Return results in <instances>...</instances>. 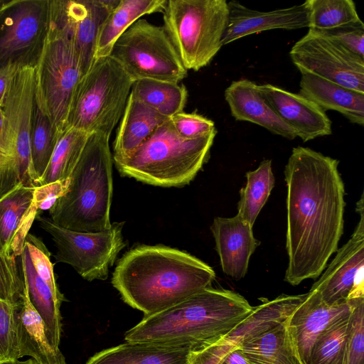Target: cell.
<instances>
[{
  "label": "cell",
  "mask_w": 364,
  "mask_h": 364,
  "mask_svg": "<svg viewBox=\"0 0 364 364\" xmlns=\"http://www.w3.org/2000/svg\"><path fill=\"white\" fill-rule=\"evenodd\" d=\"M169 119L129 94L113 144L114 162L128 158Z\"/></svg>",
  "instance_id": "obj_24"
},
{
  "label": "cell",
  "mask_w": 364,
  "mask_h": 364,
  "mask_svg": "<svg viewBox=\"0 0 364 364\" xmlns=\"http://www.w3.org/2000/svg\"><path fill=\"white\" fill-rule=\"evenodd\" d=\"M35 68L21 66L8 87L0 134V199L16 187L36 186L31 151Z\"/></svg>",
  "instance_id": "obj_7"
},
{
  "label": "cell",
  "mask_w": 364,
  "mask_h": 364,
  "mask_svg": "<svg viewBox=\"0 0 364 364\" xmlns=\"http://www.w3.org/2000/svg\"><path fill=\"white\" fill-rule=\"evenodd\" d=\"M193 350L190 347L126 341L95 353L85 364H185Z\"/></svg>",
  "instance_id": "obj_26"
},
{
  "label": "cell",
  "mask_w": 364,
  "mask_h": 364,
  "mask_svg": "<svg viewBox=\"0 0 364 364\" xmlns=\"http://www.w3.org/2000/svg\"><path fill=\"white\" fill-rule=\"evenodd\" d=\"M34 68L36 105L50 120L58 139L66 129L72 95L84 71L73 38L49 14Z\"/></svg>",
  "instance_id": "obj_6"
},
{
  "label": "cell",
  "mask_w": 364,
  "mask_h": 364,
  "mask_svg": "<svg viewBox=\"0 0 364 364\" xmlns=\"http://www.w3.org/2000/svg\"><path fill=\"white\" fill-rule=\"evenodd\" d=\"M16 326L18 360L29 356L39 364H67L60 348H54L49 342L43 321L32 305L24 283Z\"/></svg>",
  "instance_id": "obj_23"
},
{
  "label": "cell",
  "mask_w": 364,
  "mask_h": 364,
  "mask_svg": "<svg viewBox=\"0 0 364 364\" xmlns=\"http://www.w3.org/2000/svg\"><path fill=\"white\" fill-rule=\"evenodd\" d=\"M225 99L236 120L256 124L288 139L296 137L292 129L278 117L254 82L247 79L233 81L225 90Z\"/></svg>",
  "instance_id": "obj_21"
},
{
  "label": "cell",
  "mask_w": 364,
  "mask_h": 364,
  "mask_svg": "<svg viewBox=\"0 0 364 364\" xmlns=\"http://www.w3.org/2000/svg\"><path fill=\"white\" fill-rule=\"evenodd\" d=\"M20 307L0 299V364L18 360L16 316Z\"/></svg>",
  "instance_id": "obj_35"
},
{
  "label": "cell",
  "mask_w": 364,
  "mask_h": 364,
  "mask_svg": "<svg viewBox=\"0 0 364 364\" xmlns=\"http://www.w3.org/2000/svg\"><path fill=\"white\" fill-rule=\"evenodd\" d=\"M344 364H364V298L356 299L350 311Z\"/></svg>",
  "instance_id": "obj_34"
},
{
  "label": "cell",
  "mask_w": 364,
  "mask_h": 364,
  "mask_svg": "<svg viewBox=\"0 0 364 364\" xmlns=\"http://www.w3.org/2000/svg\"><path fill=\"white\" fill-rule=\"evenodd\" d=\"M3 123H4V112H3L2 107H0V134L1 133Z\"/></svg>",
  "instance_id": "obj_44"
},
{
  "label": "cell",
  "mask_w": 364,
  "mask_h": 364,
  "mask_svg": "<svg viewBox=\"0 0 364 364\" xmlns=\"http://www.w3.org/2000/svg\"><path fill=\"white\" fill-rule=\"evenodd\" d=\"M48 118L35 105L31 132V151L36 186L43 177L57 143Z\"/></svg>",
  "instance_id": "obj_33"
},
{
  "label": "cell",
  "mask_w": 364,
  "mask_h": 364,
  "mask_svg": "<svg viewBox=\"0 0 364 364\" xmlns=\"http://www.w3.org/2000/svg\"><path fill=\"white\" fill-rule=\"evenodd\" d=\"M318 32L331 38L350 53L364 58V25L363 22Z\"/></svg>",
  "instance_id": "obj_38"
},
{
  "label": "cell",
  "mask_w": 364,
  "mask_h": 364,
  "mask_svg": "<svg viewBox=\"0 0 364 364\" xmlns=\"http://www.w3.org/2000/svg\"><path fill=\"white\" fill-rule=\"evenodd\" d=\"M299 94L324 112L336 111L351 123L364 124V93L313 74L302 73Z\"/></svg>",
  "instance_id": "obj_22"
},
{
  "label": "cell",
  "mask_w": 364,
  "mask_h": 364,
  "mask_svg": "<svg viewBox=\"0 0 364 364\" xmlns=\"http://www.w3.org/2000/svg\"><path fill=\"white\" fill-rule=\"evenodd\" d=\"M109 138L89 134L70 176L66 193L49 210L56 225L74 231L97 232L109 229L112 203V156Z\"/></svg>",
  "instance_id": "obj_4"
},
{
  "label": "cell",
  "mask_w": 364,
  "mask_h": 364,
  "mask_svg": "<svg viewBox=\"0 0 364 364\" xmlns=\"http://www.w3.org/2000/svg\"><path fill=\"white\" fill-rule=\"evenodd\" d=\"M35 186L21 185L0 199V250L21 256L28 230L38 215Z\"/></svg>",
  "instance_id": "obj_19"
},
{
  "label": "cell",
  "mask_w": 364,
  "mask_h": 364,
  "mask_svg": "<svg viewBox=\"0 0 364 364\" xmlns=\"http://www.w3.org/2000/svg\"><path fill=\"white\" fill-rule=\"evenodd\" d=\"M48 0L0 1V66L33 64L46 34Z\"/></svg>",
  "instance_id": "obj_12"
},
{
  "label": "cell",
  "mask_w": 364,
  "mask_h": 364,
  "mask_svg": "<svg viewBox=\"0 0 364 364\" xmlns=\"http://www.w3.org/2000/svg\"><path fill=\"white\" fill-rule=\"evenodd\" d=\"M215 273L197 257L164 245H141L119 260L112 284L131 307L151 315L211 287Z\"/></svg>",
  "instance_id": "obj_2"
},
{
  "label": "cell",
  "mask_w": 364,
  "mask_h": 364,
  "mask_svg": "<svg viewBox=\"0 0 364 364\" xmlns=\"http://www.w3.org/2000/svg\"><path fill=\"white\" fill-rule=\"evenodd\" d=\"M253 309L238 293L210 287L168 309L144 316L125 333L124 339L199 350L225 338Z\"/></svg>",
  "instance_id": "obj_3"
},
{
  "label": "cell",
  "mask_w": 364,
  "mask_h": 364,
  "mask_svg": "<svg viewBox=\"0 0 364 364\" xmlns=\"http://www.w3.org/2000/svg\"><path fill=\"white\" fill-rule=\"evenodd\" d=\"M69 184L70 177L36 186L33 191V202L38 210H49L55 202L66 193Z\"/></svg>",
  "instance_id": "obj_39"
},
{
  "label": "cell",
  "mask_w": 364,
  "mask_h": 364,
  "mask_svg": "<svg viewBox=\"0 0 364 364\" xmlns=\"http://www.w3.org/2000/svg\"><path fill=\"white\" fill-rule=\"evenodd\" d=\"M166 2L167 0H120L98 29L95 60L109 56L117 39L136 21L146 14L163 12Z\"/></svg>",
  "instance_id": "obj_27"
},
{
  "label": "cell",
  "mask_w": 364,
  "mask_h": 364,
  "mask_svg": "<svg viewBox=\"0 0 364 364\" xmlns=\"http://www.w3.org/2000/svg\"><path fill=\"white\" fill-rule=\"evenodd\" d=\"M235 347L224 338L210 346L193 350L185 364H220Z\"/></svg>",
  "instance_id": "obj_40"
},
{
  "label": "cell",
  "mask_w": 364,
  "mask_h": 364,
  "mask_svg": "<svg viewBox=\"0 0 364 364\" xmlns=\"http://www.w3.org/2000/svg\"><path fill=\"white\" fill-rule=\"evenodd\" d=\"M246 178L240 191L237 215L253 226L274 186L272 161H262L257 169L247 172Z\"/></svg>",
  "instance_id": "obj_29"
},
{
  "label": "cell",
  "mask_w": 364,
  "mask_h": 364,
  "mask_svg": "<svg viewBox=\"0 0 364 364\" xmlns=\"http://www.w3.org/2000/svg\"><path fill=\"white\" fill-rule=\"evenodd\" d=\"M217 131L186 139L171 120L160 125L128 158L115 161L119 171L143 183L163 186L189 183L209 155Z\"/></svg>",
  "instance_id": "obj_5"
},
{
  "label": "cell",
  "mask_w": 364,
  "mask_h": 364,
  "mask_svg": "<svg viewBox=\"0 0 364 364\" xmlns=\"http://www.w3.org/2000/svg\"><path fill=\"white\" fill-rule=\"evenodd\" d=\"M88 136L73 128L66 129L57 141L38 186L68 178L80 158Z\"/></svg>",
  "instance_id": "obj_30"
},
{
  "label": "cell",
  "mask_w": 364,
  "mask_h": 364,
  "mask_svg": "<svg viewBox=\"0 0 364 364\" xmlns=\"http://www.w3.org/2000/svg\"><path fill=\"white\" fill-rule=\"evenodd\" d=\"M338 161L308 147L292 149L284 168L288 267L296 286L316 279L338 250L343 232L344 183Z\"/></svg>",
  "instance_id": "obj_1"
},
{
  "label": "cell",
  "mask_w": 364,
  "mask_h": 364,
  "mask_svg": "<svg viewBox=\"0 0 364 364\" xmlns=\"http://www.w3.org/2000/svg\"><path fill=\"white\" fill-rule=\"evenodd\" d=\"M15 258L0 250V299L20 307L23 282Z\"/></svg>",
  "instance_id": "obj_36"
},
{
  "label": "cell",
  "mask_w": 364,
  "mask_h": 364,
  "mask_svg": "<svg viewBox=\"0 0 364 364\" xmlns=\"http://www.w3.org/2000/svg\"><path fill=\"white\" fill-rule=\"evenodd\" d=\"M356 299L348 300L343 304L329 306L312 293L309 291L306 294L287 319L289 329L305 364L318 336L333 321L350 312Z\"/></svg>",
  "instance_id": "obj_20"
},
{
  "label": "cell",
  "mask_w": 364,
  "mask_h": 364,
  "mask_svg": "<svg viewBox=\"0 0 364 364\" xmlns=\"http://www.w3.org/2000/svg\"><path fill=\"white\" fill-rule=\"evenodd\" d=\"M36 219L53 241L55 262L70 265L90 282L107 278L109 267L126 245L122 236L124 223H112L104 231L85 232L62 228L48 217L37 215Z\"/></svg>",
  "instance_id": "obj_11"
},
{
  "label": "cell",
  "mask_w": 364,
  "mask_h": 364,
  "mask_svg": "<svg viewBox=\"0 0 364 364\" xmlns=\"http://www.w3.org/2000/svg\"><path fill=\"white\" fill-rule=\"evenodd\" d=\"M164 28L188 70L208 65L223 46L229 9L226 0H168Z\"/></svg>",
  "instance_id": "obj_9"
},
{
  "label": "cell",
  "mask_w": 364,
  "mask_h": 364,
  "mask_svg": "<svg viewBox=\"0 0 364 364\" xmlns=\"http://www.w3.org/2000/svg\"><path fill=\"white\" fill-rule=\"evenodd\" d=\"M228 4L229 15L222 39L223 46L264 31L309 27V11L305 1L269 11L249 9L236 1H229Z\"/></svg>",
  "instance_id": "obj_17"
},
{
  "label": "cell",
  "mask_w": 364,
  "mask_h": 364,
  "mask_svg": "<svg viewBox=\"0 0 364 364\" xmlns=\"http://www.w3.org/2000/svg\"><path fill=\"white\" fill-rule=\"evenodd\" d=\"M21 66L20 63L11 61L0 66V107L4 105L10 82Z\"/></svg>",
  "instance_id": "obj_41"
},
{
  "label": "cell",
  "mask_w": 364,
  "mask_h": 364,
  "mask_svg": "<svg viewBox=\"0 0 364 364\" xmlns=\"http://www.w3.org/2000/svg\"><path fill=\"white\" fill-rule=\"evenodd\" d=\"M258 88L278 117L304 141L332 134L331 121L320 107L299 93L272 84Z\"/></svg>",
  "instance_id": "obj_16"
},
{
  "label": "cell",
  "mask_w": 364,
  "mask_h": 364,
  "mask_svg": "<svg viewBox=\"0 0 364 364\" xmlns=\"http://www.w3.org/2000/svg\"><path fill=\"white\" fill-rule=\"evenodd\" d=\"M289 55L301 74H313L364 93V58L322 33L309 29Z\"/></svg>",
  "instance_id": "obj_13"
},
{
  "label": "cell",
  "mask_w": 364,
  "mask_h": 364,
  "mask_svg": "<svg viewBox=\"0 0 364 364\" xmlns=\"http://www.w3.org/2000/svg\"><path fill=\"white\" fill-rule=\"evenodd\" d=\"M210 229L223 272L237 280L243 278L250 259L259 245L252 226L236 215L215 218Z\"/></svg>",
  "instance_id": "obj_18"
},
{
  "label": "cell",
  "mask_w": 364,
  "mask_h": 364,
  "mask_svg": "<svg viewBox=\"0 0 364 364\" xmlns=\"http://www.w3.org/2000/svg\"><path fill=\"white\" fill-rule=\"evenodd\" d=\"M11 364H39V363L38 362H36L34 359L30 358V359H28V360H26L23 361L16 360Z\"/></svg>",
  "instance_id": "obj_43"
},
{
  "label": "cell",
  "mask_w": 364,
  "mask_h": 364,
  "mask_svg": "<svg viewBox=\"0 0 364 364\" xmlns=\"http://www.w3.org/2000/svg\"><path fill=\"white\" fill-rule=\"evenodd\" d=\"M220 364H227L226 363H225L223 360V361L220 363Z\"/></svg>",
  "instance_id": "obj_45"
},
{
  "label": "cell",
  "mask_w": 364,
  "mask_h": 364,
  "mask_svg": "<svg viewBox=\"0 0 364 364\" xmlns=\"http://www.w3.org/2000/svg\"><path fill=\"white\" fill-rule=\"evenodd\" d=\"M350 311L333 321L318 336L306 364H344Z\"/></svg>",
  "instance_id": "obj_32"
},
{
  "label": "cell",
  "mask_w": 364,
  "mask_h": 364,
  "mask_svg": "<svg viewBox=\"0 0 364 364\" xmlns=\"http://www.w3.org/2000/svg\"><path fill=\"white\" fill-rule=\"evenodd\" d=\"M310 30L325 31L362 22L352 0H307Z\"/></svg>",
  "instance_id": "obj_31"
},
{
  "label": "cell",
  "mask_w": 364,
  "mask_h": 364,
  "mask_svg": "<svg viewBox=\"0 0 364 364\" xmlns=\"http://www.w3.org/2000/svg\"><path fill=\"white\" fill-rule=\"evenodd\" d=\"M109 56L134 81L153 80L179 83L187 75L164 26L144 18L136 21L115 42Z\"/></svg>",
  "instance_id": "obj_10"
},
{
  "label": "cell",
  "mask_w": 364,
  "mask_h": 364,
  "mask_svg": "<svg viewBox=\"0 0 364 364\" xmlns=\"http://www.w3.org/2000/svg\"><path fill=\"white\" fill-rule=\"evenodd\" d=\"M170 120L176 132L186 139L199 138L217 131L211 119L197 113L181 112L172 116Z\"/></svg>",
  "instance_id": "obj_37"
},
{
  "label": "cell",
  "mask_w": 364,
  "mask_h": 364,
  "mask_svg": "<svg viewBox=\"0 0 364 364\" xmlns=\"http://www.w3.org/2000/svg\"><path fill=\"white\" fill-rule=\"evenodd\" d=\"M287 319L238 346L248 364H305Z\"/></svg>",
  "instance_id": "obj_25"
},
{
  "label": "cell",
  "mask_w": 364,
  "mask_h": 364,
  "mask_svg": "<svg viewBox=\"0 0 364 364\" xmlns=\"http://www.w3.org/2000/svg\"><path fill=\"white\" fill-rule=\"evenodd\" d=\"M356 210L360 220L349 240L340 249L322 276L309 292L329 306L348 301L355 278L364 265L363 194L358 201Z\"/></svg>",
  "instance_id": "obj_15"
},
{
  "label": "cell",
  "mask_w": 364,
  "mask_h": 364,
  "mask_svg": "<svg viewBox=\"0 0 364 364\" xmlns=\"http://www.w3.org/2000/svg\"><path fill=\"white\" fill-rule=\"evenodd\" d=\"M223 361L227 364H248L238 346L230 350L225 356Z\"/></svg>",
  "instance_id": "obj_42"
},
{
  "label": "cell",
  "mask_w": 364,
  "mask_h": 364,
  "mask_svg": "<svg viewBox=\"0 0 364 364\" xmlns=\"http://www.w3.org/2000/svg\"><path fill=\"white\" fill-rule=\"evenodd\" d=\"M119 1L48 0V14L73 38L80 54L84 75L95 61L98 29Z\"/></svg>",
  "instance_id": "obj_14"
},
{
  "label": "cell",
  "mask_w": 364,
  "mask_h": 364,
  "mask_svg": "<svg viewBox=\"0 0 364 364\" xmlns=\"http://www.w3.org/2000/svg\"><path fill=\"white\" fill-rule=\"evenodd\" d=\"M130 94L169 118L183 112L188 97L186 87L183 84L153 80L134 81Z\"/></svg>",
  "instance_id": "obj_28"
},
{
  "label": "cell",
  "mask_w": 364,
  "mask_h": 364,
  "mask_svg": "<svg viewBox=\"0 0 364 364\" xmlns=\"http://www.w3.org/2000/svg\"><path fill=\"white\" fill-rule=\"evenodd\" d=\"M134 82L109 55L95 60L73 91L66 129L109 138L123 115Z\"/></svg>",
  "instance_id": "obj_8"
}]
</instances>
